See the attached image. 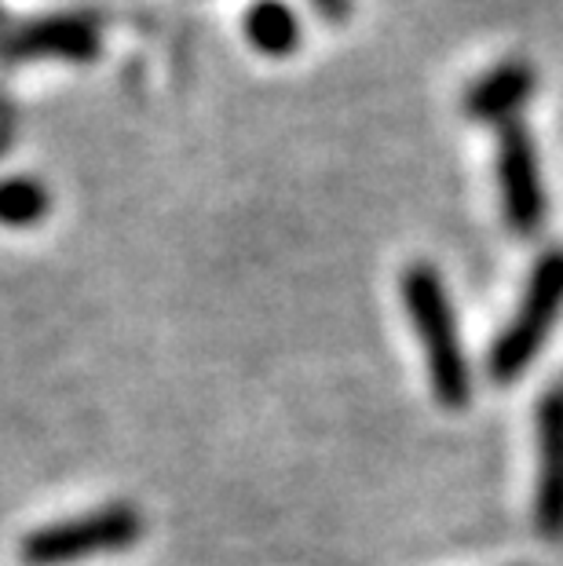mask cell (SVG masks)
<instances>
[{
	"label": "cell",
	"instance_id": "5",
	"mask_svg": "<svg viewBox=\"0 0 563 566\" xmlns=\"http://www.w3.org/2000/svg\"><path fill=\"white\" fill-rule=\"evenodd\" d=\"M498 190L505 223L520 238H534L545 223V184L542 161L531 128L512 122L498 128Z\"/></svg>",
	"mask_w": 563,
	"mask_h": 566
},
{
	"label": "cell",
	"instance_id": "7",
	"mask_svg": "<svg viewBox=\"0 0 563 566\" xmlns=\"http://www.w3.org/2000/svg\"><path fill=\"white\" fill-rule=\"evenodd\" d=\"M538 92V70L526 59H505V63L490 66L487 74H479L461 95V111L476 125H494L505 128L520 122V111Z\"/></svg>",
	"mask_w": 563,
	"mask_h": 566
},
{
	"label": "cell",
	"instance_id": "1",
	"mask_svg": "<svg viewBox=\"0 0 563 566\" xmlns=\"http://www.w3.org/2000/svg\"><path fill=\"white\" fill-rule=\"evenodd\" d=\"M399 296L417 329V340H421L436 402L442 409H465L472 402V369L469 358H465L458 318H453V304L442 274L425 260L410 263L399 279Z\"/></svg>",
	"mask_w": 563,
	"mask_h": 566
},
{
	"label": "cell",
	"instance_id": "2",
	"mask_svg": "<svg viewBox=\"0 0 563 566\" xmlns=\"http://www.w3.org/2000/svg\"><path fill=\"white\" fill-rule=\"evenodd\" d=\"M563 315V249H549L531 268V279L517 304V315L501 329L487 355V377L494 384H517L526 366L545 347L549 333Z\"/></svg>",
	"mask_w": 563,
	"mask_h": 566
},
{
	"label": "cell",
	"instance_id": "6",
	"mask_svg": "<svg viewBox=\"0 0 563 566\" xmlns=\"http://www.w3.org/2000/svg\"><path fill=\"white\" fill-rule=\"evenodd\" d=\"M534 428H538L534 526L545 541H563V384L542 395L534 413Z\"/></svg>",
	"mask_w": 563,
	"mask_h": 566
},
{
	"label": "cell",
	"instance_id": "9",
	"mask_svg": "<svg viewBox=\"0 0 563 566\" xmlns=\"http://www.w3.org/2000/svg\"><path fill=\"white\" fill-rule=\"evenodd\" d=\"M52 209V195L41 179L33 176H11L0 184V223L8 227H33L41 223Z\"/></svg>",
	"mask_w": 563,
	"mask_h": 566
},
{
	"label": "cell",
	"instance_id": "10",
	"mask_svg": "<svg viewBox=\"0 0 563 566\" xmlns=\"http://www.w3.org/2000/svg\"><path fill=\"white\" fill-rule=\"evenodd\" d=\"M311 8L330 22H347L355 11V0H311Z\"/></svg>",
	"mask_w": 563,
	"mask_h": 566
},
{
	"label": "cell",
	"instance_id": "3",
	"mask_svg": "<svg viewBox=\"0 0 563 566\" xmlns=\"http://www.w3.org/2000/svg\"><path fill=\"white\" fill-rule=\"evenodd\" d=\"M143 534V520L128 504H111V509L77 515L70 523H55L22 541V563L30 566H66L77 559L106 556L136 545Z\"/></svg>",
	"mask_w": 563,
	"mask_h": 566
},
{
	"label": "cell",
	"instance_id": "4",
	"mask_svg": "<svg viewBox=\"0 0 563 566\" xmlns=\"http://www.w3.org/2000/svg\"><path fill=\"white\" fill-rule=\"evenodd\" d=\"M100 48L103 27L85 11L22 19L0 30V55L11 63H92Z\"/></svg>",
	"mask_w": 563,
	"mask_h": 566
},
{
	"label": "cell",
	"instance_id": "11",
	"mask_svg": "<svg viewBox=\"0 0 563 566\" xmlns=\"http://www.w3.org/2000/svg\"><path fill=\"white\" fill-rule=\"evenodd\" d=\"M8 27V22H4V11H0V30H4Z\"/></svg>",
	"mask_w": 563,
	"mask_h": 566
},
{
	"label": "cell",
	"instance_id": "8",
	"mask_svg": "<svg viewBox=\"0 0 563 566\" xmlns=\"http://www.w3.org/2000/svg\"><path fill=\"white\" fill-rule=\"evenodd\" d=\"M246 41L268 59H290L304 41L301 15L285 0H253L242 19Z\"/></svg>",
	"mask_w": 563,
	"mask_h": 566
}]
</instances>
